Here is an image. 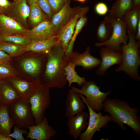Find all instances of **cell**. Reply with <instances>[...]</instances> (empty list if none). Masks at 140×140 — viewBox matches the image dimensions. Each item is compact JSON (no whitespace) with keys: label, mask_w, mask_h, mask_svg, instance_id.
<instances>
[{"label":"cell","mask_w":140,"mask_h":140,"mask_svg":"<svg viewBox=\"0 0 140 140\" xmlns=\"http://www.w3.org/2000/svg\"><path fill=\"white\" fill-rule=\"evenodd\" d=\"M47 60L43 84L50 88H63L67 81L65 68L69 57L65 54L61 43L54 46L47 54Z\"/></svg>","instance_id":"6da1fadb"},{"label":"cell","mask_w":140,"mask_h":140,"mask_svg":"<svg viewBox=\"0 0 140 140\" xmlns=\"http://www.w3.org/2000/svg\"><path fill=\"white\" fill-rule=\"evenodd\" d=\"M103 109L110 115L112 121L117 124L122 130L126 129L124 125L125 124L137 135H140V117L138 115V108L131 107L128 103L124 100L107 98L103 103Z\"/></svg>","instance_id":"7a4b0ae2"},{"label":"cell","mask_w":140,"mask_h":140,"mask_svg":"<svg viewBox=\"0 0 140 140\" xmlns=\"http://www.w3.org/2000/svg\"><path fill=\"white\" fill-rule=\"evenodd\" d=\"M128 37V43L121 45L122 59L116 72H123L129 77L136 81L140 80L138 68L140 66V43L136 40L135 35L127 29Z\"/></svg>","instance_id":"3957f363"},{"label":"cell","mask_w":140,"mask_h":140,"mask_svg":"<svg viewBox=\"0 0 140 140\" xmlns=\"http://www.w3.org/2000/svg\"><path fill=\"white\" fill-rule=\"evenodd\" d=\"M71 88L80 94L84 102L96 112L100 111L103 109V103L111 92L110 90L106 92L101 91L100 87L92 80L86 81L80 89L74 87Z\"/></svg>","instance_id":"277c9868"},{"label":"cell","mask_w":140,"mask_h":140,"mask_svg":"<svg viewBox=\"0 0 140 140\" xmlns=\"http://www.w3.org/2000/svg\"><path fill=\"white\" fill-rule=\"evenodd\" d=\"M104 18L111 24L113 31L110 38L103 42H96L95 46L98 47L104 46L113 51L121 52L122 44H127L128 41L127 26L122 19L115 18L108 15Z\"/></svg>","instance_id":"5b68a950"},{"label":"cell","mask_w":140,"mask_h":140,"mask_svg":"<svg viewBox=\"0 0 140 140\" xmlns=\"http://www.w3.org/2000/svg\"><path fill=\"white\" fill-rule=\"evenodd\" d=\"M8 112L14 124L20 128L27 129L35 124L29 99L21 97L9 106Z\"/></svg>","instance_id":"8992f818"},{"label":"cell","mask_w":140,"mask_h":140,"mask_svg":"<svg viewBox=\"0 0 140 140\" xmlns=\"http://www.w3.org/2000/svg\"><path fill=\"white\" fill-rule=\"evenodd\" d=\"M50 88L43 84L39 85L29 99L35 124L40 123L45 116V113L51 102Z\"/></svg>","instance_id":"52a82bcc"},{"label":"cell","mask_w":140,"mask_h":140,"mask_svg":"<svg viewBox=\"0 0 140 140\" xmlns=\"http://www.w3.org/2000/svg\"><path fill=\"white\" fill-rule=\"evenodd\" d=\"M89 111V120L87 128L79 137L80 140H91L95 132L100 131L101 128L107 127L108 124L112 121L110 115L104 116L99 111L93 110L86 103Z\"/></svg>","instance_id":"ba28073f"},{"label":"cell","mask_w":140,"mask_h":140,"mask_svg":"<svg viewBox=\"0 0 140 140\" xmlns=\"http://www.w3.org/2000/svg\"><path fill=\"white\" fill-rule=\"evenodd\" d=\"M89 9V8L88 6L80 7L69 20L59 29L57 38L61 43L65 53L67 50L78 20L81 17L85 16Z\"/></svg>","instance_id":"9c48e42d"},{"label":"cell","mask_w":140,"mask_h":140,"mask_svg":"<svg viewBox=\"0 0 140 140\" xmlns=\"http://www.w3.org/2000/svg\"><path fill=\"white\" fill-rule=\"evenodd\" d=\"M58 30L51 21L47 19L31 30L26 29L24 33L20 35L31 40L55 39L57 38Z\"/></svg>","instance_id":"30bf717a"},{"label":"cell","mask_w":140,"mask_h":140,"mask_svg":"<svg viewBox=\"0 0 140 140\" xmlns=\"http://www.w3.org/2000/svg\"><path fill=\"white\" fill-rule=\"evenodd\" d=\"M99 53L101 62L96 72L97 75H104L111 66L115 65H119L121 62V52L116 51L105 47H102Z\"/></svg>","instance_id":"8fae6325"},{"label":"cell","mask_w":140,"mask_h":140,"mask_svg":"<svg viewBox=\"0 0 140 140\" xmlns=\"http://www.w3.org/2000/svg\"><path fill=\"white\" fill-rule=\"evenodd\" d=\"M27 129H29V132L26 138L31 140H49L57 133L56 131L49 125L45 116L40 123L35 124Z\"/></svg>","instance_id":"7c38bea8"},{"label":"cell","mask_w":140,"mask_h":140,"mask_svg":"<svg viewBox=\"0 0 140 140\" xmlns=\"http://www.w3.org/2000/svg\"><path fill=\"white\" fill-rule=\"evenodd\" d=\"M90 51V47L88 46L83 53L73 52L68 57L69 60L74 64L76 66L82 67L85 70H89L98 67L101 60L92 55Z\"/></svg>","instance_id":"4fadbf2b"},{"label":"cell","mask_w":140,"mask_h":140,"mask_svg":"<svg viewBox=\"0 0 140 140\" xmlns=\"http://www.w3.org/2000/svg\"><path fill=\"white\" fill-rule=\"evenodd\" d=\"M30 12L27 0H17L11 3L10 7L5 10L4 13H7L5 15L25 27L27 25V19Z\"/></svg>","instance_id":"5bb4252c"},{"label":"cell","mask_w":140,"mask_h":140,"mask_svg":"<svg viewBox=\"0 0 140 140\" xmlns=\"http://www.w3.org/2000/svg\"><path fill=\"white\" fill-rule=\"evenodd\" d=\"M89 116L87 112L83 111L74 116L67 117L68 133L74 140L79 138L82 132L87 128L88 124L87 120Z\"/></svg>","instance_id":"9a60e30c"},{"label":"cell","mask_w":140,"mask_h":140,"mask_svg":"<svg viewBox=\"0 0 140 140\" xmlns=\"http://www.w3.org/2000/svg\"><path fill=\"white\" fill-rule=\"evenodd\" d=\"M84 104L80 94L70 88L66 99V116L67 117L74 116L83 111L86 108Z\"/></svg>","instance_id":"2e32d148"},{"label":"cell","mask_w":140,"mask_h":140,"mask_svg":"<svg viewBox=\"0 0 140 140\" xmlns=\"http://www.w3.org/2000/svg\"><path fill=\"white\" fill-rule=\"evenodd\" d=\"M26 29L13 18L4 13L0 14V35H22Z\"/></svg>","instance_id":"e0dca14e"},{"label":"cell","mask_w":140,"mask_h":140,"mask_svg":"<svg viewBox=\"0 0 140 140\" xmlns=\"http://www.w3.org/2000/svg\"><path fill=\"white\" fill-rule=\"evenodd\" d=\"M20 98L18 92L8 81L1 80L0 82V105L9 106Z\"/></svg>","instance_id":"ac0fdd59"},{"label":"cell","mask_w":140,"mask_h":140,"mask_svg":"<svg viewBox=\"0 0 140 140\" xmlns=\"http://www.w3.org/2000/svg\"><path fill=\"white\" fill-rule=\"evenodd\" d=\"M71 0H66L62 8L53 16L51 21L58 30L66 24L75 14L80 6L71 7Z\"/></svg>","instance_id":"d6986e66"},{"label":"cell","mask_w":140,"mask_h":140,"mask_svg":"<svg viewBox=\"0 0 140 140\" xmlns=\"http://www.w3.org/2000/svg\"><path fill=\"white\" fill-rule=\"evenodd\" d=\"M60 42L57 38L31 40L26 47L25 52L32 51L47 54L54 46Z\"/></svg>","instance_id":"ffe728a7"},{"label":"cell","mask_w":140,"mask_h":140,"mask_svg":"<svg viewBox=\"0 0 140 140\" xmlns=\"http://www.w3.org/2000/svg\"><path fill=\"white\" fill-rule=\"evenodd\" d=\"M8 81L18 92L21 97L29 99L39 84L17 79L9 78Z\"/></svg>","instance_id":"44dd1931"},{"label":"cell","mask_w":140,"mask_h":140,"mask_svg":"<svg viewBox=\"0 0 140 140\" xmlns=\"http://www.w3.org/2000/svg\"><path fill=\"white\" fill-rule=\"evenodd\" d=\"M44 58L40 56L25 59L21 62V66L27 73L35 76H39L44 68V64H44Z\"/></svg>","instance_id":"7402d4cb"},{"label":"cell","mask_w":140,"mask_h":140,"mask_svg":"<svg viewBox=\"0 0 140 140\" xmlns=\"http://www.w3.org/2000/svg\"><path fill=\"white\" fill-rule=\"evenodd\" d=\"M122 19L127 29L135 36L137 25L140 20V7L132 8L124 14Z\"/></svg>","instance_id":"603a6c76"},{"label":"cell","mask_w":140,"mask_h":140,"mask_svg":"<svg viewBox=\"0 0 140 140\" xmlns=\"http://www.w3.org/2000/svg\"><path fill=\"white\" fill-rule=\"evenodd\" d=\"M132 0H116L109 10L108 16L110 17L122 19L127 11L132 8Z\"/></svg>","instance_id":"cb8c5ba5"},{"label":"cell","mask_w":140,"mask_h":140,"mask_svg":"<svg viewBox=\"0 0 140 140\" xmlns=\"http://www.w3.org/2000/svg\"><path fill=\"white\" fill-rule=\"evenodd\" d=\"M9 107L0 105V134L8 136L15 124L9 115Z\"/></svg>","instance_id":"d4e9b609"},{"label":"cell","mask_w":140,"mask_h":140,"mask_svg":"<svg viewBox=\"0 0 140 140\" xmlns=\"http://www.w3.org/2000/svg\"><path fill=\"white\" fill-rule=\"evenodd\" d=\"M76 66L73 62L69 61L65 68L66 79L69 87L73 83H76L79 86H82L86 81L84 77L78 75L75 70Z\"/></svg>","instance_id":"484cf974"},{"label":"cell","mask_w":140,"mask_h":140,"mask_svg":"<svg viewBox=\"0 0 140 140\" xmlns=\"http://www.w3.org/2000/svg\"><path fill=\"white\" fill-rule=\"evenodd\" d=\"M30 8L28 17L32 25L35 26L42 22L48 19V17L43 12L38 2L32 4L30 5Z\"/></svg>","instance_id":"4316f807"},{"label":"cell","mask_w":140,"mask_h":140,"mask_svg":"<svg viewBox=\"0 0 140 140\" xmlns=\"http://www.w3.org/2000/svg\"><path fill=\"white\" fill-rule=\"evenodd\" d=\"M113 26L110 23L104 18L100 24L97 29V37L100 42H103L108 39L113 31Z\"/></svg>","instance_id":"83f0119b"},{"label":"cell","mask_w":140,"mask_h":140,"mask_svg":"<svg viewBox=\"0 0 140 140\" xmlns=\"http://www.w3.org/2000/svg\"><path fill=\"white\" fill-rule=\"evenodd\" d=\"M26 47L11 43L2 41L0 43V50L11 57H15L25 52Z\"/></svg>","instance_id":"f1b7e54d"},{"label":"cell","mask_w":140,"mask_h":140,"mask_svg":"<svg viewBox=\"0 0 140 140\" xmlns=\"http://www.w3.org/2000/svg\"><path fill=\"white\" fill-rule=\"evenodd\" d=\"M87 20V18L85 16L81 17L78 20L72 37L65 53V55L67 57H69L73 52V48L75 41L78 34L86 24Z\"/></svg>","instance_id":"f546056e"},{"label":"cell","mask_w":140,"mask_h":140,"mask_svg":"<svg viewBox=\"0 0 140 140\" xmlns=\"http://www.w3.org/2000/svg\"><path fill=\"white\" fill-rule=\"evenodd\" d=\"M1 36L3 41L11 43L25 47L28 45L31 41V39L20 35L13 34Z\"/></svg>","instance_id":"4dcf8cb0"},{"label":"cell","mask_w":140,"mask_h":140,"mask_svg":"<svg viewBox=\"0 0 140 140\" xmlns=\"http://www.w3.org/2000/svg\"><path fill=\"white\" fill-rule=\"evenodd\" d=\"M17 73L9 63H0V79L1 80L13 77Z\"/></svg>","instance_id":"1f68e13d"},{"label":"cell","mask_w":140,"mask_h":140,"mask_svg":"<svg viewBox=\"0 0 140 140\" xmlns=\"http://www.w3.org/2000/svg\"><path fill=\"white\" fill-rule=\"evenodd\" d=\"M37 2L41 9L48 18L51 19L55 13L51 6L48 0H37Z\"/></svg>","instance_id":"d6a6232c"},{"label":"cell","mask_w":140,"mask_h":140,"mask_svg":"<svg viewBox=\"0 0 140 140\" xmlns=\"http://www.w3.org/2000/svg\"><path fill=\"white\" fill-rule=\"evenodd\" d=\"M27 130L20 128L15 125L14 128L13 132L10 134L9 136L16 140H25V139L23 135V134H27Z\"/></svg>","instance_id":"836d02e7"},{"label":"cell","mask_w":140,"mask_h":140,"mask_svg":"<svg viewBox=\"0 0 140 140\" xmlns=\"http://www.w3.org/2000/svg\"><path fill=\"white\" fill-rule=\"evenodd\" d=\"M95 10L97 14L100 16L105 15L109 11L107 5L103 2L97 3L95 5Z\"/></svg>","instance_id":"e575fe53"},{"label":"cell","mask_w":140,"mask_h":140,"mask_svg":"<svg viewBox=\"0 0 140 140\" xmlns=\"http://www.w3.org/2000/svg\"><path fill=\"white\" fill-rule=\"evenodd\" d=\"M66 0H48L49 4L55 13L64 6Z\"/></svg>","instance_id":"d590c367"},{"label":"cell","mask_w":140,"mask_h":140,"mask_svg":"<svg viewBox=\"0 0 140 140\" xmlns=\"http://www.w3.org/2000/svg\"><path fill=\"white\" fill-rule=\"evenodd\" d=\"M11 57L3 51L0 50V63H9Z\"/></svg>","instance_id":"8d00e7d4"},{"label":"cell","mask_w":140,"mask_h":140,"mask_svg":"<svg viewBox=\"0 0 140 140\" xmlns=\"http://www.w3.org/2000/svg\"><path fill=\"white\" fill-rule=\"evenodd\" d=\"M11 3L8 0H0V7L5 10L11 6Z\"/></svg>","instance_id":"74e56055"},{"label":"cell","mask_w":140,"mask_h":140,"mask_svg":"<svg viewBox=\"0 0 140 140\" xmlns=\"http://www.w3.org/2000/svg\"><path fill=\"white\" fill-rule=\"evenodd\" d=\"M132 8L140 7V0H132Z\"/></svg>","instance_id":"f35d334b"},{"label":"cell","mask_w":140,"mask_h":140,"mask_svg":"<svg viewBox=\"0 0 140 140\" xmlns=\"http://www.w3.org/2000/svg\"><path fill=\"white\" fill-rule=\"evenodd\" d=\"M11 137L9 135L0 134V140H12Z\"/></svg>","instance_id":"ab89813d"},{"label":"cell","mask_w":140,"mask_h":140,"mask_svg":"<svg viewBox=\"0 0 140 140\" xmlns=\"http://www.w3.org/2000/svg\"><path fill=\"white\" fill-rule=\"evenodd\" d=\"M27 3L29 5H30L32 4L37 2V0H27Z\"/></svg>","instance_id":"60d3db41"},{"label":"cell","mask_w":140,"mask_h":140,"mask_svg":"<svg viewBox=\"0 0 140 140\" xmlns=\"http://www.w3.org/2000/svg\"><path fill=\"white\" fill-rule=\"evenodd\" d=\"M5 10L0 7V14L4 13Z\"/></svg>","instance_id":"b9f144b4"},{"label":"cell","mask_w":140,"mask_h":140,"mask_svg":"<svg viewBox=\"0 0 140 140\" xmlns=\"http://www.w3.org/2000/svg\"><path fill=\"white\" fill-rule=\"evenodd\" d=\"M76 1L80 2L83 3L86 1L87 0H75Z\"/></svg>","instance_id":"7bdbcfd3"},{"label":"cell","mask_w":140,"mask_h":140,"mask_svg":"<svg viewBox=\"0 0 140 140\" xmlns=\"http://www.w3.org/2000/svg\"><path fill=\"white\" fill-rule=\"evenodd\" d=\"M3 41L2 39V36L0 35V43L1 42Z\"/></svg>","instance_id":"ee69618b"},{"label":"cell","mask_w":140,"mask_h":140,"mask_svg":"<svg viewBox=\"0 0 140 140\" xmlns=\"http://www.w3.org/2000/svg\"><path fill=\"white\" fill-rule=\"evenodd\" d=\"M17 0H13V1H17Z\"/></svg>","instance_id":"f6af8a7d"},{"label":"cell","mask_w":140,"mask_h":140,"mask_svg":"<svg viewBox=\"0 0 140 140\" xmlns=\"http://www.w3.org/2000/svg\"><path fill=\"white\" fill-rule=\"evenodd\" d=\"M1 81V79H0V82Z\"/></svg>","instance_id":"bcb514c9"}]
</instances>
